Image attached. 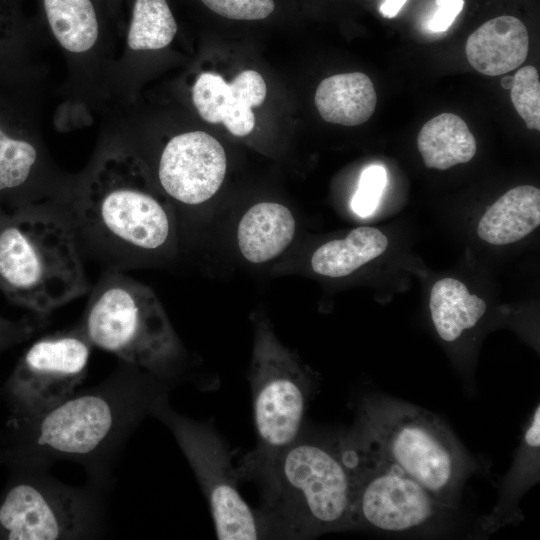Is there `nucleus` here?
I'll list each match as a JSON object with an SVG mask.
<instances>
[{
	"instance_id": "f03ea898",
	"label": "nucleus",
	"mask_w": 540,
	"mask_h": 540,
	"mask_svg": "<svg viewBox=\"0 0 540 540\" xmlns=\"http://www.w3.org/2000/svg\"><path fill=\"white\" fill-rule=\"evenodd\" d=\"M255 476L264 496L256 512L263 538L303 539L350 529L352 488L339 440L300 435Z\"/></svg>"
},
{
	"instance_id": "aec40b11",
	"label": "nucleus",
	"mask_w": 540,
	"mask_h": 540,
	"mask_svg": "<svg viewBox=\"0 0 540 540\" xmlns=\"http://www.w3.org/2000/svg\"><path fill=\"white\" fill-rule=\"evenodd\" d=\"M387 237L378 229L359 227L344 239L331 240L312 255L311 266L317 274L338 278L351 274L362 265L383 254Z\"/></svg>"
},
{
	"instance_id": "7ed1b4c3",
	"label": "nucleus",
	"mask_w": 540,
	"mask_h": 540,
	"mask_svg": "<svg viewBox=\"0 0 540 540\" xmlns=\"http://www.w3.org/2000/svg\"><path fill=\"white\" fill-rule=\"evenodd\" d=\"M0 290L43 318L89 290L70 231L53 218L17 212L0 220Z\"/></svg>"
},
{
	"instance_id": "2eb2a0df",
	"label": "nucleus",
	"mask_w": 540,
	"mask_h": 540,
	"mask_svg": "<svg viewBox=\"0 0 540 540\" xmlns=\"http://www.w3.org/2000/svg\"><path fill=\"white\" fill-rule=\"evenodd\" d=\"M376 103L373 82L360 72L329 76L320 82L315 93L320 116L326 122L344 126L366 122L374 113Z\"/></svg>"
},
{
	"instance_id": "4be33fe9",
	"label": "nucleus",
	"mask_w": 540,
	"mask_h": 540,
	"mask_svg": "<svg viewBox=\"0 0 540 540\" xmlns=\"http://www.w3.org/2000/svg\"><path fill=\"white\" fill-rule=\"evenodd\" d=\"M267 87L263 77L254 70L240 72L228 83L222 122L235 136H246L255 126L253 107L263 104Z\"/></svg>"
},
{
	"instance_id": "9d476101",
	"label": "nucleus",
	"mask_w": 540,
	"mask_h": 540,
	"mask_svg": "<svg viewBox=\"0 0 540 540\" xmlns=\"http://www.w3.org/2000/svg\"><path fill=\"white\" fill-rule=\"evenodd\" d=\"M172 432L208 501L220 540L263 538L257 513L238 490V473L212 426L174 411L166 391L153 402L150 414Z\"/></svg>"
},
{
	"instance_id": "dca6fc26",
	"label": "nucleus",
	"mask_w": 540,
	"mask_h": 540,
	"mask_svg": "<svg viewBox=\"0 0 540 540\" xmlns=\"http://www.w3.org/2000/svg\"><path fill=\"white\" fill-rule=\"evenodd\" d=\"M540 225V190L522 185L507 191L481 217L479 237L493 245L521 240Z\"/></svg>"
},
{
	"instance_id": "473e14b6",
	"label": "nucleus",
	"mask_w": 540,
	"mask_h": 540,
	"mask_svg": "<svg viewBox=\"0 0 540 540\" xmlns=\"http://www.w3.org/2000/svg\"><path fill=\"white\" fill-rule=\"evenodd\" d=\"M3 218L2 214L0 213V220Z\"/></svg>"
},
{
	"instance_id": "7c9ffc66",
	"label": "nucleus",
	"mask_w": 540,
	"mask_h": 540,
	"mask_svg": "<svg viewBox=\"0 0 540 540\" xmlns=\"http://www.w3.org/2000/svg\"><path fill=\"white\" fill-rule=\"evenodd\" d=\"M407 0H384L380 6L381 14L386 18L395 17Z\"/></svg>"
},
{
	"instance_id": "412c9836",
	"label": "nucleus",
	"mask_w": 540,
	"mask_h": 540,
	"mask_svg": "<svg viewBox=\"0 0 540 540\" xmlns=\"http://www.w3.org/2000/svg\"><path fill=\"white\" fill-rule=\"evenodd\" d=\"M177 23L166 0H135L127 34L133 51L158 50L168 46Z\"/></svg>"
},
{
	"instance_id": "20e7f679",
	"label": "nucleus",
	"mask_w": 540,
	"mask_h": 540,
	"mask_svg": "<svg viewBox=\"0 0 540 540\" xmlns=\"http://www.w3.org/2000/svg\"><path fill=\"white\" fill-rule=\"evenodd\" d=\"M355 429L434 496L455 506L471 464L442 419L419 406L368 397Z\"/></svg>"
},
{
	"instance_id": "6ab92c4d",
	"label": "nucleus",
	"mask_w": 540,
	"mask_h": 540,
	"mask_svg": "<svg viewBox=\"0 0 540 540\" xmlns=\"http://www.w3.org/2000/svg\"><path fill=\"white\" fill-rule=\"evenodd\" d=\"M429 307L434 327L446 342L473 328L486 311L485 301L454 278L440 279L432 286Z\"/></svg>"
},
{
	"instance_id": "423d86ee",
	"label": "nucleus",
	"mask_w": 540,
	"mask_h": 540,
	"mask_svg": "<svg viewBox=\"0 0 540 540\" xmlns=\"http://www.w3.org/2000/svg\"><path fill=\"white\" fill-rule=\"evenodd\" d=\"M249 381L257 447L236 469L239 479L254 477L300 435L315 387L311 372L280 343L264 320L255 328Z\"/></svg>"
},
{
	"instance_id": "0eeeda50",
	"label": "nucleus",
	"mask_w": 540,
	"mask_h": 540,
	"mask_svg": "<svg viewBox=\"0 0 540 540\" xmlns=\"http://www.w3.org/2000/svg\"><path fill=\"white\" fill-rule=\"evenodd\" d=\"M339 443L351 478L350 529L406 532L426 528L455 510L356 429Z\"/></svg>"
},
{
	"instance_id": "bb28decb",
	"label": "nucleus",
	"mask_w": 540,
	"mask_h": 540,
	"mask_svg": "<svg viewBox=\"0 0 540 540\" xmlns=\"http://www.w3.org/2000/svg\"><path fill=\"white\" fill-rule=\"evenodd\" d=\"M214 13L234 20H261L275 8L273 0H201Z\"/></svg>"
},
{
	"instance_id": "c756f323",
	"label": "nucleus",
	"mask_w": 540,
	"mask_h": 540,
	"mask_svg": "<svg viewBox=\"0 0 540 540\" xmlns=\"http://www.w3.org/2000/svg\"><path fill=\"white\" fill-rule=\"evenodd\" d=\"M437 9L429 21V28L434 32L449 29L464 6V0H436Z\"/></svg>"
},
{
	"instance_id": "f3484780",
	"label": "nucleus",
	"mask_w": 540,
	"mask_h": 540,
	"mask_svg": "<svg viewBox=\"0 0 540 540\" xmlns=\"http://www.w3.org/2000/svg\"><path fill=\"white\" fill-rule=\"evenodd\" d=\"M540 406L537 404L525 426L511 470L500 487L499 500L484 521L486 529L496 530L519 515L522 494L539 478Z\"/></svg>"
},
{
	"instance_id": "6e6552de",
	"label": "nucleus",
	"mask_w": 540,
	"mask_h": 540,
	"mask_svg": "<svg viewBox=\"0 0 540 540\" xmlns=\"http://www.w3.org/2000/svg\"><path fill=\"white\" fill-rule=\"evenodd\" d=\"M0 495V540L90 539L104 520L103 488L66 485L47 470L13 468Z\"/></svg>"
},
{
	"instance_id": "b1692460",
	"label": "nucleus",
	"mask_w": 540,
	"mask_h": 540,
	"mask_svg": "<svg viewBox=\"0 0 540 540\" xmlns=\"http://www.w3.org/2000/svg\"><path fill=\"white\" fill-rule=\"evenodd\" d=\"M512 103L527 128L540 130V82L533 66L520 68L510 88Z\"/></svg>"
},
{
	"instance_id": "ddd939ff",
	"label": "nucleus",
	"mask_w": 540,
	"mask_h": 540,
	"mask_svg": "<svg viewBox=\"0 0 540 540\" xmlns=\"http://www.w3.org/2000/svg\"><path fill=\"white\" fill-rule=\"evenodd\" d=\"M529 37L525 25L513 16L486 21L467 39L465 53L471 66L487 76L518 68L527 58Z\"/></svg>"
},
{
	"instance_id": "f8f14e48",
	"label": "nucleus",
	"mask_w": 540,
	"mask_h": 540,
	"mask_svg": "<svg viewBox=\"0 0 540 540\" xmlns=\"http://www.w3.org/2000/svg\"><path fill=\"white\" fill-rule=\"evenodd\" d=\"M227 158L223 146L203 131L174 136L164 147L158 166L162 188L175 200L198 205L223 183Z\"/></svg>"
},
{
	"instance_id": "39448f33",
	"label": "nucleus",
	"mask_w": 540,
	"mask_h": 540,
	"mask_svg": "<svg viewBox=\"0 0 540 540\" xmlns=\"http://www.w3.org/2000/svg\"><path fill=\"white\" fill-rule=\"evenodd\" d=\"M82 329L92 345L162 382L178 371L182 347L177 334L153 290L132 278L112 273L101 280Z\"/></svg>"
},
{
	"instance_id": "4468645a",
	"label": "nucleus",
	"mask_w": 540,
	"mask_h": 540,
	"mask_svg": "<svg viewBox=\"0 0 540 540\" xmlns=\"http://www.w3.org/2000/svg\"><path fill=\"white\" fill-rule=\"evenodd\" d=\"M295 229L294 216L286 206L275 202L257 203L246 211L239 222V250L249 262H267L289 246Z\"/></svg>"
},
{
	"instance_id": "f257e3e1",
	"label": "nucleus",
	"mask_w": 540,
	"mask_h": 540,
	"mask_svg": "<svg viewBox=\"0 0 540 540\" xmlns=\"http://www.w3.org/2000/svg\"><path fill=\"white\" fill-rule=\"evenodd\" d=\"M165 384L123 362L101 383L76 390L47 411L8 420L0 431V463L48 470L57 461H72L85 468L91 483L106 488L116 458Z\"/></svg>"
},
{
	"instance_id": "393cba45",
	"label": "nucleus",
	"mask_w": 540,
	"mask_h": 540,
	"mask_svg": "<svg viewBox=\"0 0 540 540\" xmlns=\"http://www.w3.org/2000/svg\"><path fill=\"white\" fill-rule=\"evenodd\" d=\"M227 85L220 75L213 72L201 73L196 79L192 88V100L206 122H222Z\"/></svg>"
},
{
	"instance_id": "2f4dec72",
	"label": "nucleus",
	"mask_w": 540,
	"mask_h": 540,
	"mask_svg": "<svg viewBox=\"0 0 540 540\" xmlns=\"http://www.w3.org/2000/svg\"><path fill=\"white\" fill-rule=\"evenodd\" d=\"M513 77L506 76L501 79V86L505 89H510L512 86Z\"/></svg>"
},
{
	"instance_id": "cd10ccee",
	"label": "nucleus",
	"mask_w": 540,
	"mask_h": 540,
	"mask_svg": "<svg viewBox=\"0 0 540 540\" xmlns=\"http://www.w3.org/2000/svg\"><path fill=\"white\" fill-rule=\"evenodd\" d=\"M40 319L10 320L0 317V353L28 339L42 325L38 323Z\"/></svg>"
},
{
	"instance_id": "5701e85b",
	"label": "nucleus",
	"mask_w": 540,
	"mask_h": 540,
	"mask_svg": "<svg viewBox=\"0 0 540 540\" xmlns=\"http://www.w3.org/2000/svg\"><path fill=\"white\" fill-rule=\"evenodd\" d=\"M38 159L35 145L0 124V195L22 189L29 181Z\"/></svg>"
},
{
	"instance_id": "a211bd4d",
	"label": "nucleus",
	"mask_w": 540,
	"mask_h": 540,
	"mask_svg": "<svg viewBox=\"0 0 540 540\" xmlns=\"http://www.w3.org/2000/svg\"><path fill=\"white\" fill-rule=\"evenodd\" d=\"M417 147L425 166L438 170L469 162L477 149L467 124L452 113L426 122L417 136Z\"/></svg>"
},
{
	"instance_id": "c85d7f7f",
	"label": "nucleus",
	"mask_w": 540,
	"mask_h": 540,
	"mask_svg": "<svg viewBox=\"0 0 540 540\" xmlns=\"http://www.w3.org/2000/svg\"><path fill=\"white\" fill-rule=\"evenodd\" d=\"M21 6L22 0H0V45L21 29L24 23Z\"/></svg>"
},
{
	"instance_id": "9b49d317",
	"label": "nucleus",
	"mask_w": 540,
	"mask_h": 540,
	"mask_svg": "<svg viewBox=\"0 0 540 540\" xmlns=\"http://www.w3.org/2000/svg\"><path fill=\"white\" fill-rule=\"evenodd\" d=\"M91 346L82 327L32 343L1 389L9 420L37 416L74 393L86 377Z\"/></svg>"
},
{
	"instance_id": "a878e982",
	"label": "nucleus",
	"mask_w": 540,
	"mask_h": 540,
	"mask_svg": "<svg viewBox=\"0 0 540 540\" xmlns=\"http://www.w3.org/2000/svg\"><path fill=\"white\" fill-rule=\"evenodd\" d=\"M386 183L387 174L382 165L366 167L360 175L358 188L351 200L352 211L360 217L370 216L378 207Z\"/></svg>"
},
{
	"instance_id": "1a4fd4ad",
	"label": "nucleus",
	"mask_w": 540,
	"mask_h": 540,
	"mask_svg": "<svg viewBox=\"0 0 540 540\" xmlns=\"http://www.w3.org/2000/svg\"><path fill=\"white\" fill-rule=\"evenodd\" d=\"M80 216L104 242L120 250L154 251L171 232L169 215L126 154L105 158L83 195Z\"/></svg>"
}]
</instances>
